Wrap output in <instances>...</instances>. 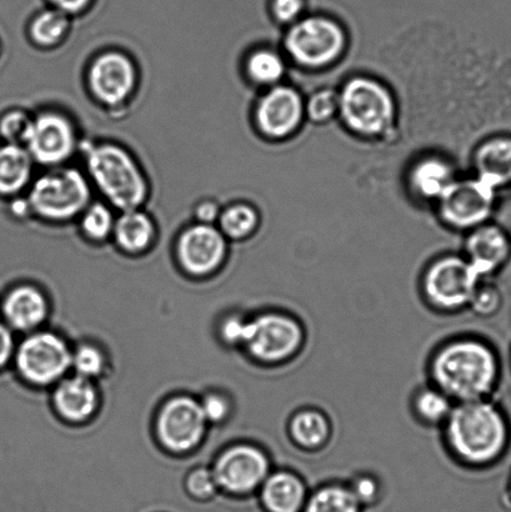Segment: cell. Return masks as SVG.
I'll return each instance as SVG.
<instances>
[{"label":"cell","instance_id":"cell-35","mask_svg":"<svg viewBox=\"0 0 511 512\" xmlns=\"http://www.w3.org/2000/svg\"><path fill=\"white\" fill-rule=\"evenodd\" d=\"M348 486L363 509L377 504L382 498V483L372 474H359Z\"/></svg>","mask_w":511,"mask_h":512},{"label":"cell","instance_id":"cell-41","mask_svg":"<svg viewBox=\"0 0 511 512\" xmlns=\"http://www.w3.org/2000/svg\"><path fill=\"white\" fill-rule=\"evenodd\" d=\"M202 406L205 419L212 421H220L228 414V403L218 395H210L204 400Z\"/></svg>","mask_w":511,"mask_h":512},{"label":"cell","instance_id":"cell-20","mask_svg":"<svg viewBox=\"0 0 511 512\" xmlns=\"http://www.w3.org/2000/svg\"><path fill=\"white\" fill-rule=\"evenodd\" d=\"M458 179L452 163L438 155L420 159L410 172V184L414 192L434 202H439Z\"/></svg>","mask_w":511,"mask_h":512},{"label":"cell","instance_id":"cell-21","mask_svg":"<svg viewBox=\"0 0 511 512\" xmlns=\"http://www.w3.org/2000/svg\"><path fill=\"white\" fill-rule=\"evenodd\" d=\"M32 157L23 145L0 144V197H19L34 179Z\"/></svg>","mask_w":511,"mask_h":512},{"label":"cell","instance_id":"cell-14","mask_svg":"<svg viewBox=\"0 0 511 512\" xmlns=\"http://www.w3.org/2000/svg\"><path fill=\"white\" fill-rule=\"evenodd\" d=\"M20 373L35 384L58 380L72 365L67 344L53 334H35L20 346L17 356Z\"/></svg>","mask_w":511,"mask_h":512},{"label":"cell","instance_id":"cell-44","mask_svg":"<svg viewBox=\"0 0 511 512\" xmlns=\"http://www.w3.org/2000/svg\"><path fill=\"white\" fill-rule=\"evenodd\" d=\"M13 200L14 202L12 204V209L10 210H12V213L15 215V217H17L18 219L32 217V212H30L27 197H15L13 198Z\"/></svg>","mask_w":511,"mask_h":512},{"label":"cell","instance_id":"cell-42","mask_svg":"<svg viewBox=\"0 0 511 512\" xmlns=\"http://www.w3.org/2000/svg\"><path fill=\"white\" fill-rule=\"evenodd\" d=\"M94 0H48L49 7L60 10L69 17H75L90 8Z\"/></svg>","mask_w":511,"mask_h":512},{"label":"cell","instance_id":"cell-7","mask_svg":"<svg viewBox=\"0 0 511 512\" xmlns=\"http://www.w3.org/2000/svg\"><path fill=\"white\" fill-rule=\"evenodd\" d=\"M305 344L302 323L284 311H267L249 320L244 346L255 360L282 365L297 358Z\"/></svg>","mask_w":511,"mask_h":512},{"label":"cell","instance_id":"cell-3","mask_svg":"<svg viewBox=\"0 0 511 512\" xmlns=\"http://www.w3.org/2000/svg\"><path fill=\"white\" fill-rule=\"evenodd\" d=\"M85 175L102 200L119 212L143 208L150 184L139 160L124 145L115 142H82Z\"/></svg>","mask_w":511,"mask_h":512},{"label":"cell","instance_id":"cell-40","mask_svg":"<svg viewBox=\"0 0 511 512\" xmlns=\"http://www.w3.org/2000/svg\"><path fill=\"white\" fill-rule=\"evenodd\" d=\"M249 329V320L240 318V316H232L223 326L224 339L232 344L244 345L247 339Z\"/></svg>","mask_w":511,"mask_h":512},{"label":"cell","instance_id":"cell-28","mask_svg":"<svg viewBox=\"0 0 511 512\" xmlns=\"http://www.w3.org/2000/svg\"><path fill=\"white\" fill-rule=\"evenodd\" d=\"M454 406V401L432 384L419 389L412 401L415 418L428 426H443Z\"/></svg>","mask_w":511,"mask_h":512},{"label":"cell","instance_id":"cell-11","mask_svg":"<svg viewBox=\"0 0 511 512\" xmlns=\"http://www.w3.org/2000/svg\"><path fill=\"white\" fill-rule=\"evenodd\" d=\"M499 192L477 177L458 179L439 200L440 215L457 230H473L492 219Z\"/></svg>","mask_w":511,"mask_h":512},{"label":"cell","instance_id":"cell-29","mask_svg":"<svg viewBox=\"0 0 511 512\" xmlns=\"http://www.w3.org/2000/svg\"><path fill=\"white\" fill-rule=\"evenodd\" d=\"M287 67L278 52L262 48L254 50L245 60V73L250 82L262 87H275L284 78Z\"/></svg>","mask_w":511,"mask_h":512},{"label":"cell","instance_id":"cell-1","mask_svg":"<svg viewBox=\"0 0 511 512\" xmlns=\"http://www.w3.org/2000/svg\"><path fill=\"white\" fill-rule=\"evenodd\" d=\"M432 385L455 404L492 399L502 378V364L492 344L463 336L434 351L429 361Z\"/></svg>","mask_w":511,"mask_h":512},{"label":"cell","instance_id":"cell-34","mask_svg":"<svg viewBox=\"0 0 511 512\" xmlns=\"http://www.w3.org/2000/svg\"><path fill=\"white\" fill-rule=\"evenodd\" d=\"M33 114L25 109H9L0 117V139L3 143L23 145L32 124Z\"/></svg>","mask_w":511,"mask_h":512},{"label":"cell","instance_id":"cell-19","mask_svg":"<svg viewBox=\"0 0 511 512\" xmlns=\"http://www.w3.org/2000/svg\"><path fill=\"white\" fill-rule=\"evenodd\" d=\"M265 512H303L309 491L305 481L290 470H272L259 489Z\"/></svg>","mask_w":511,"mask_h":512},{"label":"cell","instance_id":"cell-30","mask_svg":"<svg viewBox=\"0 0 511 512\" xmlns=\"http://www.w3.org/2000/svg\"><path fill=\"white\" fill-rule=\"evenodd\" d=\"M258 210L247 203H234L222 209L218 228L224 237L232 240L247 239L259 225Z\"/></svg>","mask_w":511,"mask_h":512},{"label":"cell","instance_id":"cell-31","mask_svg":"<svg viewBox=\"0 0 511 512\" xmlns=\"http://www.w3.org/2000/svg\"><path fill=\"white\" fill-rule=\"evenodd\" d=\"M115 209L104 200H93L77 219L80 232L92 242H104L112 238L115 219Z\"/></svg>","mask_w":511,"mask_h":512},{"label":"cell","instance_id":"cell-25","mask_svg":"<svg viewBox=\"0 0 511 512\" xmlns=\"http://www.w3.org/2000/svg\"><path fill=\"white\" fill-rule=\"evenodd\" d=\"M47 303L37 289L30 286L15 289L4 303V315L14 328L29 330L42 323Z\"/></svg>","mask_w":511,"mask_h":512},{"label":"cell","instance_id":"cell-32","mask_svg":"<svg viewBox=\"0 0 511 512\" xmlns=\"http://www.w3.org/2000/svg\"><path fill=\"white\" fill-rule=\"evenodd\" d=\"M504 303L502 290L492 279H482L475 288L468 309L480 318H492L499 313Z\"/></svg>","mask_w":511,"mask_h":512},{"label":"cell","instance_id":"cell-38","mask_svg":"<svg viewBox=\"0 0 511 512\" xmlns=\"http://www.w3.org/2000/svg\"><path fill=\"white\" fill-rule=\"evenodd\" d=\"M187 488L190 495L198 500L213 498L219 489L214 474L205 469L194 471V473L189 475Z\"/></svg>","mask_w":511,"mask_h":512},{"label":"cell","instance_id":"cell-23","mask_svg":"<svg viewBox=\"0 0 511 512\" xmlns=\"http://www.w3.org/2000/svg\"><path fill=\"white\" fill-rule=\"evenodd\" d=\"M288 433L295 446L303 451H319L332 439V423L322 410L305 408L295 411L289 420Z\"/></svg>","mask_w":511,"mask_h":512},{"label":"cell","instance_id":"cell-8","mask_svg":"<svg viewBox=\"0 0 511 512\" xmlns=\"http://www.w3.org/2000/svg\"><path fill=\"white\" fill-rule=\"evenodd\" d=\"M480 276L464 256L447 255L434 260L424 271L422 294L440 313H458L468 309Z\"/></svg>","mask_w":511,"mask_h":512},{"label":"cell","instance_id":"cell-46","mask_svg":"<svg viewBox=\"0 0 511 512\" xmlns=\"http://www.w3.org/2000/svg\"><path fill=\"white\" fill-rule=\"evenodd\" d=\"M505 230H507V232H508V234H509V237H510V239H511V225H510V228L505 229Z\"/></svg>","mask_w":511,"mask_h":512},{"label":"cell","instance_id":"cell-33","mask_svg":"<svg viewBox=\"0 0 511 512\" xmlns=\"http://www.w3.org/2000/svg\"><path fill=\"white\" fill-rule=\"evenodd\" d=\"M338 114L339 93L332 88L317 90L305 102V117L315 124L328 123Z\"/></svg>","mask_w":511,"mask_h":512},{"label":"cell","instance_id":"cell-2","mask_svg":"<svg viewBox=\"0 0 511 512\" xmlns=\"http://www.w3.org/2000/svg\"><path fill=\"white\" fill-rule=\"evenodd\" d=\"M442 428L453 458L469 468L492 466L510 446L508 415L493 399L455 404Z\"/></svg>","mask_w":511,"mask_h":512},{"label":"cell","instance_id":"cell-6","mask_svg":"<svg viewBox=\"0 0 511 512\" xmlns=\"http://www.w3.org/2000/svg\"><path fill=\"white\" fill-rule=\"evenodd\" d=\"M284 47L300 67L325 68L342 57L347 34L337 19L327 14H307L290 25Z\"/></svg>","mask_w":511,"mask_h":512},{"label":"cell","instance_id":"cell-4","mask_svg":"<svg viewBox=\"0 0 511 512\" xmlns=\"http://www.w3.org/2000/svg\"><path fill=\"white\" fill-rule=\"evenodd\" d=\"M25 197L32 217L63 224L77 220L93 202V188L82 170L63 165L45 169L34 178Z\"/></svg>","mask_w":511,"mask_h":512},{"label":"cell","instance_id":"cell-43","mask_svg":"<svg viewBox=\"0 0 511 512\" xmlns=\"http://www.w3.org/2000/svg\"><path fill=\"white\" fill-rule=\"evenodd\" d=\"M13 340L9 330L3 324H0V366L7 363L12 354Z\"/></svg>","mask_w":511,"mask_h":512},{"label":"cell","instance_id":"cell-37","mask_svg":"<svg viewBox=\"0 0 511 512\" xmlns=\"http://www.w3.org/2000/svg\"><path fill=\"white\" fill-rule=\"evenodd\" d=\"M72 364L75 370L78 371L79 376L88 379L102 371L104 360L98 349L85 345L72 355Z\"/></svg>","mask_w":511,"mask_h":512},{"label":"cell","instance_id":"cell-13","mask_svg":"<svg viewBox=\"0 0 511 512\" xmlns=\"http://www.w3.org/2000/svg\"><path fill=\"white\" fill-rule=\"evenodd\" d=\"M259 132L269 139L290 137L305 118V102L297 89L275 85L260 98L254 113Z\"/></svg>","mask_w":511,"mask_h":512},{"label":"cell","instance_id":"cell-26","mask_svg":"<svg viewBox=\"0 0 511 512\" xmlns=\"http://www.w3.org/2000/svg\"><path fill=\"white\" fill-rule=\"evenodd\" d=\"M72 17L49 7L40 10L30 20L28 34L35 47L50 49L63 42L70 32Z\"/></svg>","mask_w":511,"mask_h":512},{"label":"cell","instance_id":"cell-10","mask_svg":"<svg viewBox=\"0 0 511 512\" xmlns=\"http://www.w3.org/2000/svg\"><path fill=\"white\" fill-rule=\"evenodd\" d=\"M137 64L123 50L109 49L95 55L87 70V84L94 100L108 109L123 107L138 88Z\"/></svg>","mask_w":511,"mask_h":512},{"label":"cell","instance_id":"cell-18","mask_svg":"<svg viewBox=\"0 0 511 512\" xmlns=\"http://www.w3.org/2000/svg\"><path fill=\"white\" fill-rule=\"evenodd\" d=\"M474 177L502 192L511 187V134L482 140L473 153Z\"/></svg>","mask_w":511,"mask_h":512},{"label":"cell","instance_id":"cell-22","mask_svg":"<svg viewBox=\"0 0 511 512\" xmlns=\"http://www.w3.org/2000/svg\"><path fill=\"white\" fill-rule=\"evenodd\" d=\"M157 227L143 208L123 210L115 219L112 238L123 252L138 254L145 252L154 242Z\"/></svg>","mask_w":511,"mask_h":512},{"label":"cell","instance_id":"cell-12","mask_svg":"<svg viewBox=\"0 0 511 512\" xmlns=\"http://www.w3.org/2000/svg\"><path fill=\"white\" fill-rule=\"evenodd\" d=\"M270 473L268 454L253 445H238L225 451L213 471L218 488L237 496L259 491Z\"/></svg>","mask_w":511,"mask_h":512},{"label":"cell","instance_id":"cell-36","mask_svg":"<svg viewBox=\"0 0 511 512\" xmlns=\"http://www.w3.org/2000/svg\"><path fill=\"white\" fill-rule=\"evenodd\" d=\"M308 0H269V12L275 22L283 25L297 23L307 15Z\"/></svg>","mask_w":511,"mask_h":512},{"label":"cell","instance_id":"cell-24","mask_svg":"<svg viewBox=\"0 0 511 512\" xmlns=\"http://www.w3.org/2000/svg\"><path fill=\"white\" fill-rule=\"evenodd\" d=\"M55 405L65 419L82 421L92 415L97 405L93 385L83 376L64 380L55 391Z\"/></svg>","mask_w":511,"mask_h":512},{"label":"cell","instance_id":"cell-9","mask_svg":"<svg viewBox=\"0 0 511 512\" xmlns=\"http://www.w3.org/2000/svg\"><path fill=\"white\" fill-rule=\"evenodd\" d=\"M82 139L70 115L58 109H42L33 114L24 147L35 165L44 169L67 165L80 149Z\"/></svg>","mask_w":511,"mask_h":512},{"label":"cell","instance_id":"cell-5","mask_svg":"<svg viewBox=\"0 0 511 512\" xmlns=\"http://www.w3.org/2000/svg\"><path fill=\"white\" fill-rule=\"evenodd\" d=\"M339 114L354 134L375 138L392 129L397 107L392 93L379 80L355 77L339 92Z\"/></svg>","mask_w":511,"mask_h":512},{"label":"cell","instance_id":"cell-15","mask_svg":"<svg viewBox=\"0 0 511 512\" xmlns=\"http://www.w3.org/2000/svg\"><path fill=\"white\" fill-rule=\"evenodd\" d=\"M228 239L217 225L194 223L179 235L177 253L189 273L203 275L218 269L227 255Z\"/></svg>","mask_w":511,"mask_h":512},{"label":"cell","instance_id":"cell-39","mask_svg":"<svg viewBox=\"0 0 511 512\" xmlns=\"http://www.w3.org/2000/svg\"><path fill=\"white\" fill-rule=\"evenodd\" d=\"M222 209L214 199L199 200L193 209L194 222L217 225Z\"/></svg>","mask_w":511,"mask_h":512},{"label":"cell","instance_id":"cell-17","mask_svg":"<svg viewBox=\"0 0 511 512\" xmlns=\"http://www.w3.org/2000/svg\"><path fill=\"white\" fill-rule=\"evenodd\" d=\"M482 279H492L511 259V239L505 228L492 222L470 230L463 255Z\"/></svg>","mask_w":511,"mask_h":512},{"label":"cell","instance_id":"cell-27","mask_svg":"<svg viewBox=\"0 0 511 512\" xmlns=\"http://www.w3.org/2000/svg\"><path fill=\"white\" fill-rule=\"evenodd\" d=\"M348 484H325L309 493L303 512H362Z\"/></svg>","mask_w":511,"mask_h":512},{"label":"cell","instance_id":"cell-16","mask_svg":"<svg viewBox=\"0 0 511 512\" xmlns=\"http://www.w3.org/2000/svg\"><path fill=\"white\" fill-rule=\"evenodd\" d=\"M205 423L200 404L188 398L173 399L159 415V438L170 450L187 451L202 439Z\"/></svg>","mask_w":511,"mask_h":512},{"label":"cell","instance_id":"cell-45","mask_svg":"<svg viewBox=\"0 0 511 512\" xmlns=\"http://www.w3.org/2000/svg\"><path fill=\"white\" fill-rule=\"evenodd\" d=\"M508 493H509V498H510V501H511V478H510V481H509Z\"/></svg>","mask_w":511,"mask_h":512}]
</instances>
